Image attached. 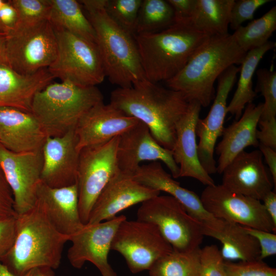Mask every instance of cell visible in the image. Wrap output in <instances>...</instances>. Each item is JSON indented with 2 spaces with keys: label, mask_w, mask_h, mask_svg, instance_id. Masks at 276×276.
Instances as JSON below:
<instances>
[{
  "label": "cell",
  "mask_w": 276,
  "mask_h": 276,
  "mask_svg": "<svg viewBox=\"0 0 276 276\" xmlns=\"http://www.w3.org/2000/svg\"><path fill=\"white\" fill-rule=\"evenodd\" d=\"M260 150L239 153L224 169L222 185L228 190L261 201L273 183Z\"/></svg>",
  "instance_id": "18"
},
{
  "label": "cell",
  "mask_w": 276,
  "mask_h": 276,
  "mask_svg": "<svg viewBox=\"0 0 276 276\" xmlns=\"http://www.w3.org/2000/svg\"><path fill=\"white\" fill-rule=\"evenodd\" d=\"M75 128L60 137L48 136L42 147L41 181L52 188L77 183L80 151Z\"/></svg>",
  "instance_id": "19"
},
{
  "label": "cell",
  "mask_w": 276,
  "mask_h": 276,
  "mask_svg": "<svg viewBox=\"0 0 276 276\" xmlns=\"http://www.w3.org/2000/svg\"><path fill=\"white\" fill-rule=\"evenodd\" d=\"M263 109V103L246 105L240 118L223 129L222 138L215 146L219 156L217 172L222 174L224 169L239 153L249 146L257 147V127Z\"/></svg>",
  "instance_id": "24"
},
{
  "label": "cell",
  "mask_w": 276,
  "mask_h": 276,
  "mask_svg": "<svg viewBox=\"0 0 276 276\" xmlns=\"http://www.w3.org/2000/svg\"><path fill=\"white\" fill-rule=\"evenodd\" d=\"M172 7L175 23L189 21L194 10L196 0H168Z\"/></svg>",
  "instance_id": "44"
},
{
  "label": "cell",
  "mask_w": 276,
  "mask_h": 276,
  "mask_svg": "<svg viewBox=\"0 0 276 276\" xmlns=\"http://www.w3.org/2000/svg\"><path fill=\"white\" fill-rule=\"evenodd\" d=\"M0 31L7 33L8 29L0 21Z\"/></svg>",
  "instance_id": "51"
},
{
  "label": "cell",
  "mask_w": 276,
  "mask_h": 276,
  "mask_svg": "<svg viewBox=\"0 0 276 276\" xmlns=\"http://www.w3.org/2000/svg\"><path fill=\"white\" fill-rule=\"evenodd\" d=\"M57 51L55 32L49 20L23 27H14L6 33L7 64L16 72L32 75L48 68Z\"/></svg>",
  "instance_id": "9"
},
{
  "label": "cell",
  "mask_w": 276,
  "mask_h": 276,
  "mask_svg": "<svg viewBox=\"0 0 276 276\" xmlns=\"http://www.w3.org/2000/svg\"><path fill=\"white\" fill-rule=\"evenodd\" d=\"M16 215L11 190L0 169V219Z\"/></svg>",
  "instance_id": "43"
},
{
  "label": "cell",
  "mask_w": 276,
  "mask_h": 276,
  "mask_svg": "<svg viewBox=\"0 0 276 276\" xmlns=\"http://www.w3.org/2000/svg\"><path fill=\"white\" fill-rule=\"evenodd\" d=\"M132 177L147 187L168 193L178 201L190 215L201 222L210 221L215 218L205 210L200 197L181 187L164 170L160 162L141 165Z\"/></svg>",
  "instance_id": "25"
},
{
  "label": "cell",
  "mask_w": 276,
  "mask_h": 276,
  "mask_svg": "<svg viewBox=\"0 0 276 276\" xmlns=\"http://www.w3.org/2000/svg\"><path fill=\"white\" fill-rule=\"evenodd\" d=\"M54 31L57 51L54 61L48 68L51 74L61 81L84 86L102 83L106 75L96 44L66 31Z\"/></svg>",
  "instance_id": "8"
},
{
  "label": "cell",
  "mask_w": 276,
  "mask_h": 276,
  "mask_svg": "<svg viewBox=\"0 0 276 276\" xmlns=\"http://www.w3.org/2000/svg\"><path fill=\"white\" fill-rule=\"evenodd\" d=\"M225 260L214 244L206 245L199 251V276H226Z\"/></svg>",
  "instance_id": "37"
},
{
  "label": "cell",
  "mask_w": 276,
  "mask_h": 276,
  "mask_svg": "<svg viewBox=\"0 0 276 276\" xmlns=\"http://www.w3.org/2000/svg\"><path fill=\"white\" fill-rule=\"evenodd\" d=\"M175 23L173 9L167 1L142 0L135 34L159 32Z\"/></svg>",
  "instance_id": "32"
},
{
  "label": "cell",
  "mask_w": 276,
  "mask_h": 276,
  "mask_svg": "<svg viewBox=\"0 0 276 276\" xmlns=\"http://www.w3.org/2000/svg\"><path fill=\"white\" fill-rule=\"evenodd\" d=\"M258 125L256 135L259 145L276 150V118L260 120Z\"/></svg>",
  "instance_id": "42"
},
{
  "label": "cell",
  "mask_w": 276,
  "mask_h": 276,
  "mask_svg": "<svg viewBox=\"0 0 276 276\" xmlns=\"http://www.w3.org/2000/svg\"><path fill=\"white\" fill-rule=\"evenodd\" d=\"M16 223L14 243L0 261L16 276L38 267L58 268L69 237L52 225L41 203L37 199L31 209L17 215Z\"/></svg>",
  "instance_id": "2"
},
{
  "label": "cell",
  "mask_w": 276,
  "mask_h": 276,
  "mask_svg": "<svg viewBox=\"0 0 276 276\" xmlns=\"http://www.w3.org/2000/svg\"><path fill=\"white\" fill-rule=\"evenodd\" d=\"M37 199L42 204L50 221L61 234L70 238L84 226L79 214L77 183L52 188L41 181Z\"/></svg>",
  "instance_id": "23"
},
{
  "label": "cell",
  "mask_w": 276,
  "mask_h": 276,
  "mask_svg": "<svg viewBox=\"0 0 276 276\" xmlns=\"http://www.w3.org/2000/svg\"><path fill=\"white\" fill-rule=\"evenodd\" d=\"M244 227L258 242L260 250L259 259L263 260L276 254V235L274 233L246 226Z\"/></svg>",
  "instance_id": "40"
},
{
  "label": "cell",
  "mask_w": 276,
  "mask_h": 276,
  "mask_svg": "<svg viewBox=\"0 0 276 276\" xmlns=\"http://www.w3.org/2000/svg\"><path fill=\"white\" fill-rule=\"evenodd\" d=\"M47 137L31 112L0 107V144L6 149L16 153L40 150Z\"/></svg>",
  "instance_id": "22"
},
{
  "label": "cell",
  "mask_w": 276,
  "mask_h": 276,
  "mask_svg": "<svg viewBox=\"0 0 276 276\" xmlns=\"http://www.w3.org/2000/svg\"><path fill=\"white\" fill-rule=\"evenodd\" d=\"M17 20V13L13 6L8 1L0 7V21L8 29L14 28Z\"/></svg>",
  "instance_id": "45"
},
{
  "label": "cell",
  "mask_w": 276,
  "mask_h": 276,
  "mask_svg": "<svg viewBox=\"0 0 276 276\" xmlns=\"http://www.w3.org/2000/svg\"><path fill=\"white\" fill-rule=\"evenodd\" d=\"M16 215L0 219V259L12 248L16 235Z\"/></svg>",
  "instance_id": "41"
},
{
  "label": "cell",
  "mask_w": 276,
  "mask_h": 276,
  "mask_svg": "<svg viewBox=\"0 0 276 276\" xmlns=\"http://www.w3.org/2000/svg\"><path fill=\"white\" fill-rule=\"evenodd\" d=\"M111 249L124 257L134 274L148 270L157 260L173 250L155 225L127 219L118 226Z\"/></svg>",
  "instance_id": "11"
},
{
  "label": "cell",
  "mask_w": 276,
  "mask_h": 276,
  "mask_svg": "<svg viewBox=\"0 0 276 276\" xmlns=\"http://www.w3.org/2000/svg\"><path fill=\"white\" fill-rule=\"evenodd\" d=\"M200 248L172 252L157 260L149 268V276H199Z\"/></svg>",
  "instance_id": "33"
},
{
  "label": "cell",
  "mask_w": 276,
  "mask_h": 276,
  "mask_svg": "<svg viewBox=\"0 0 276 276\" xmlns=\"http://www.w3.org/2000/svg\"><path fill=\"white\" fill-rule=\"evenodd\" d=\"M273 225L276 227V194L272 191L268 192L261 200Z\"/></svg>",
  "instance_id": "47"
},
{
  "label": "cell",
  "mask_w": 276,
  "mask_h": 276,
  "mask_svg": "<svg viewBox=\"0 0 276 276\" xmlns=\"http://www.w3.org/2000/svg\"><path fill=\"white\" fill-rule=\"evenodd\" d=\"M137 220L155 225L165 239L177 251L200 248L204 236L201 222L190 215L170 195H157L142 203Z\"/></svg>",
  "instance_id": "7"
},
{
  "label": "cell",
  "mask_w": 276,
  "mask_h": 276,
  "mask_svg": "<svg viewBox=\"0 0 276 276\" xmlns=\"http://www.w3.org/2000/svg\"><path fill=\"white\" fill-rule=\"evenodd\" d=\"M116 157L120 171L131 176L141 162L148 160L163 162L174 178L179 177V167L172 151L160 145L140 121L119 136Z\"/></svg>",
  "instance_id": "16"
},
{
  "label": "cell",
  "mask_w": 276,
  "mask_h": 276,
  "mask_svg": "<svg viewBox=\"0 0 276 276\" xmlns=\"http://www.w3.org/2000/svg\"><path fill=\"white\" fill-rule=\"evenodd\" d=\"M119 136L80 150L77 172L78 207L80 218L87 223L97 197L108 182L120 171L117 160Z\"/></svg>",
  "instance_id": "10"
},
{
  "label": "cell",
  "mask_w": 276,
  "mask_h": 276,
  "mask_svg": "<svg viewBox=\"0 0 276 276\" xmlns=\"http://www.w3.org/2000/svg\"><path fill=\"white\" fill-rule=\"evenodd\" d=\"M8 2L17 13V20L14 27H27L48 20L50 9L49 0H11Z\"/></svg>",
  "instance_id": "35"
},
{
  "label": "cell",
  "mask_w": 276,
  "mask_h": 276,
  "mask_svg": "<svg viewBox=\"0 0 276 276\" xmlns=\"http://www.w3.org/2000/svg\"><path fill=\"white\" fill-rule=\"evenodd\" d=\"M235 0H196L189 22L210 36L228 34L230 14Z\"/></svg>",
  "instance_id": "30"
},
{
  "label": "cell",
  "mask_w": 276,
  "mask_h": 276,
  "mask_svg": "<svg viewBox=\"0 0 276 276\" xmlns=\"http://www.w3.org/2000/svg\"><path fill=\"white\" fill-rule=\"evenodd\" d=\"M127 218L122 215L109 220L84 224L70 236L72 245L67 252L71 265L81 269L86 262L93 263L101 276H118L108 261L112 239L120 223Z\"/></svg>",
  "instance_id": "14"
},
{
  "label": "cell",
  "mask_w": 276,
  "mask_h": 276,
  "mask_svg": "<svg viewBox=\"0 0 276 276\" xmlns=\"http://www.w3.org/2000/svg\"><path fill=\"white\" fill-rule=\"evenodd\" d=\"M139 121L126 115L111 104L102 101L91 108L78 121L75 131L77 149L106 143L119 136Z\"/></svg>",
  "instance_id": "20"
},
{
  "label": "cell",
  "mask_w": 276,
  "mask_h": 276,
  "mask_svg": "<svg viewBox=\"0 0 276 276\" xmlns=\"http://www.w3.org/2000/svg\"><path fill=\"white\" fill-rule=\"evenodd\" d=\"M201 108L197 102H189L186 112L176 124V138L172 151L179 167V177H191L208 186L215 183L200 163L196 142V126Z\"/></svg>",
  "instance_id": "21"
},
{
  "label": "cell",
  "mask_w": 276,
  "mask_h": 276,
  "mask_svg": "<svg viewBox=\"0 0 276 276\" xmlns=\"http://www.w3.org/2000/svg\"><path fill=\"white\" fill-rule=\"evenodd\" d=\"M103 101L95 86H84L64 81L51 82L34 96L31 112L48 136L64 135L74 129L91 108Z\"/></svg>",
  "instance_id": "6"
},
{
  "label": "cell",
  "mask_w": 276,
  "mask_h": 276,
  "mask_svg": "<svg viewBox=\"0 0 276 276\" xmlns=\"http://www.w3.org/2000/svg\"><path fill=\"white\" fill-rule=\"evenodd\" d=\"M240 67L233 65L218 77L216 95L211 109L204 119L197 121L196 134L199 137L197 151L200 163L210 175L217 172L214 153L218 138L222 135L227 113V99L239 72Z\"/></svg>",
  "instance_id": "15"
},
{
  "label": "cell",
  "mask_w": 276,
  "mask_h": 276,
  "mask_svg": "<svg viewBox=\"0 0 276 276\" xmlns=\"http://www.w3.org/2000/svg\"><path fill=\"white\" fill-rule=\"evenodd\" d=\"M203 235L214 238L222 244L220 249L226 261H246L259 259L260 247L257 240L243 226L215 218L201 222Z\"/></svg>",
  "instance_id": "27"
},
{
  "label": "cell",
  "mask_w": 276,
  "mask_h": 276,
  "mask_svg": "<svg viewBox=\"0 0 276 276\" xmlns=\"http://www.w3.org/2000/svg\"><path fill=\"white\" fill-rule=\"evenodd\" d=\"M159 194V191L140 184L131 175L120 171L97 197L87 224L111 219L121 211Z\"/></svg>",
  "instance_id": "17"
},
{
  "label": "cell",
  "mask_w": 276,
  "mask_h": 276,
  "mask_svg": "<svg viewBox=\"0 0 276 276\" xmlns=\"http://www.w3.org/2000/svg\"><path fill=\"white\" fill-rule=\"evenodd\" d=\"M5 1L0 0V7L3 5Z\"/></svg>",
  "instance_id": "52"
},
{
  "label": "cell",
  "mask_w": 276,
  "mask_h": 276,
  "mask_svg": "<svg viewBox=\"0 0 276 276\" xmlns=\"http://www.w3.org/2000/svg\"><path fill=\"white\" fill-rule=\"evenodd\" d=\"M6 33L0 31V64H7L6 57Z\"/></svg>",
  "instance_id": "49"
},
{
  "label": "cell",
  "mask_w": 276,
  "mask_h": 276,
  "mask_svg": "<svg viewBox=\"0 0 276 276\" xmlns=\"http://www.w3.org/2000/svg\"><path fill=\"white\" fill-rule=\"evenodd\" d=\"M276 29V7L261 17L240 26L232 34L239 47L245 52L266 44Z\"/></svg>",
  "instance_id": "31"
},
{
  "label": "cell",
  "mask_w": 276,
  "mask_h": 276,
  "mask_svg": "<svg viewBox=\"0 0 276 276\" xmlns=\"http://www.w3.org/2000/svg\"><path fill=\"white\" fill-rule=\"evenodd\" d=\"M226 276H276V269L259 259L239 261L225 262Z\"/></svg>",
  "instance_id": "38"
},
{
  "label": "cell",
  "mask_w": 276,
  "mask_h": 276,
  "mask_svg": "<svg viewBox=\"0 0 276 276\" xmlns=\"http://www.w3.org/2000/svg\"><path fill=\"white\" fill-rule=\"evenodd\" d=\"M257 82L255 92L261 93L264 99L260 120L276 116V72L265 68L259 69L257 73Z\"/></svg>",
  "instance_id": "36"
},
{
  "label": "cell",
  "mask_w": 276,
  "mask_h": 276,
  "mask_svg": "<svg viewBox=\"0 0 276 276\" xmlns=\"http://www.w3.org/2000/svg\"><path fill=\"white\" fill-rule=\"evenodd\" d=\"M0 276H16L0 261Z\"/></svg>",
  "instance_id": "50"
},
{
  "label": "cell",
  "mask_w": 276,
  "mask_h": 276,
  "mask_svg": "<svg viewBox=\"0 0 276 276\" xmlns=\"http://www.w3.org/2000/svg\"><path fill=\"white\" fill-rule=\"evenodd\" d=\"M259 150L265 159L274 187L276 185V150L269 147L259 145Z\"/></svg>",
  "instance_id": "46"
},
{
  "label": "cell",
  "mask_w": 276,
  "mask_h": 276,
  "mask_svg": "<svg viewBox=\"0 0 276 276\" xmlns=\"http://www.w3.org/2000/svg\"><path fill=\"white\" fill-rule=\"evenodd\" d=\"M275 43L268 41L264 45L248 51L241 64L237 87L230 103L227 113L235 116L236 120L241 116L247 104L252 103L257 93L252 88V77L264 55L274 48Z\"/></svg>",
  "instance_id": "29"
},
{
  "label": "cell",
  "mask_w": 276,
  "mask_h": 276,
  "mask_svg": "<svg viewBox=\"0 0 276 276\" xmlns=\"http://www.w3.org/2000/svg\"><path fill=\"white\" fill-rule=\"evenodd\" d=\"M142 0H106L108 15L118 26L133 36Z\"/></svg>",
  "instance_id": "34"
},
{
  "label": "cell",
  "mask_w": 276,
  "mask_h": 276,
  "mask_svg": "<svg viewBox=\"0 0 276 276\" xmlns=\"http://www.w3.org/2000/svg\"><path fill=\"white\" fill-rule=\"evenodd\" d=\"M210 37L189 21L175 23L159 32L133 35L146 78L154 83L176 76Z\"/></svg>",
  "instance_id": "5"
},
{
  "label": "cell",
  "mask_w": 276,
  "mask_h": 276,
  "mask_svg": "<svg viewBox=\"0 0 276 276\" xmlns=\"http://www.w3.org/2000/svg\"><path fill=\"white\" fill-rule=\"evenodd\" d=\"M270 0L235 1L229 19V26L235 31L244 21L253 20L255 12L260 7L270 2Z\"/></svg>",
  "instance_id": "39"
},
{
  "label": "cell",
  "mask_w": 276,
  "mask_h": 276,
  "mask_svg": "<svg viewBox=\"0 0 276 276\" xmlns=\"http://www.w3.org/2000/svg\"><path fill=\"white\" fill-rule=\"evenodd\" d=\"M246 54L232 34L211 36L182 70L165 82L188 102L196 101L201 107H208L214 99L216 80L229 66L241 64Z\"/></svg>",
  "instance_id": "3"
},
{
  "label": "cell",
  "mask_w": 276,
  "mask_h": 276,
  "mask_svg": "<svg viewBox=\"0 0 276 276\" xmlns=\"http://www.w3.org/2000/svg\"><path fill=\"white\" fill-rule=\"evenodd\" d=\"M54 79L48 68L25 75L16 72L7 64H0V107H11L31 112L35 94Z\"/></svg>",
  "instance_id": "26"
},
{
  "label": "cell",
  "mask_w": 276,
  "mask_h": 276,
  "mask_svg": "<svg viewBox=\"0 0 276 276\" xmlns=\"http://www.w3.org/2000/svg\"><path fill=\"white\" fill-rule=\"evenodd\" d=\"M56 276H57V275H56Z\"/></svg>",
  "instance_id": "54"
},
{
  "label": "cell",
  "mask_w": 276,
  "mask_h": 276,
  "mask_svg": "<svg viewBox=\"0 0 276 276\" xmlns=\"http://www.w3.org/2000/svg\"><path fill=\"white\" fill-rule=\"evenodd\" d=\"M48 20L54 29L66 31L96 43L95 30L84 14L79 1L49 0Z\"/></svg>",
  "instance_id": "28"
},
{
  "label": "cell",
  "mask_w": 276,
  "mask_h": 276,
  "mask_svg": "<svg viewBox=\"0 0 276 276\" xmlns=\"http://www.w3.org/2000/svg\"><path fill=\"white\" fill-rule=\"evenodd\" d=\"M213 217L252 228L275 233L261 201L232 192L222 185L206 186L200 197Z\"/></svg>",
  "instance_id": "12"
},
{
  "label": "cell",
  "mask_w": 276,
  "mask_h": 276,
  "mask_svg": "<svg viewBox=\"0 0 276 276\" xmlns=\"http://www.w3.org/2000/svg\"><path fill=\"white\" fill-rule=\"evenodd\" d=\"M42 166V149L16 153L0 144V169L11 190L17 215L29 210L35 204Z\"/></svg>",
  "instance_id": "13"
},
{
  "label": "cell",
  "mask_w": 276,
  "mask_h": 276,
  "mask_svg": "<svg viewBox=\"0 0 276 276\" xmlns=\"http://www.w3.org/2000/svg\"><path fill=\"white\" fill-rule=\"evenodd\" d=\"M23 276H56L54 269L49 267H35L27 271Z\"/></svg>",
  "instance_id": "48"
},
{
  "label": "cell",
  "mask_w": 276,
  "mask_h": 276,
  "mask_svg": "<svg viewBox=\"0 0 276 276\" xmlns=\"http://www.w3.org/2000/svg\"><path fill=\"white\" fill-rule=\"evenodd\" d=\"M100 276H101V275H100Z\"/></svg>",
  "instance_id": "53"
},
{
  "label": "cell",
  "mask_w": 276,
  "mask_h": 276,
  "mask_svg": "<svg viewBox=\"0 0 276 276\" xmlns=\"http://www.w3.org/2000/svg\"><path fill=\"white\" fill-rule=\"evenodd\" d=\"M96 33L106 77L120 88H130L147 80L133 36L107 14L106 0H82Z\"/></svg>",
  "instance_id": "4"
},
{
  "label": "cell",
  "mask_w": 276,
  "mask_h": 276,
  "mask_svg": "<svg viewBox=\"0 0 276 276\" xmlns=\"http://www.w3.org/2000/svg\"><path fill=\"white\" fill-rule=\"evenodd\" d=\"M110 104L145 124L156 142L172 151L176 124L189 102L181 93L146 80L130 88L113 90Z\"/></svg>",
  "instance_id": "1"
}]
</instances>
